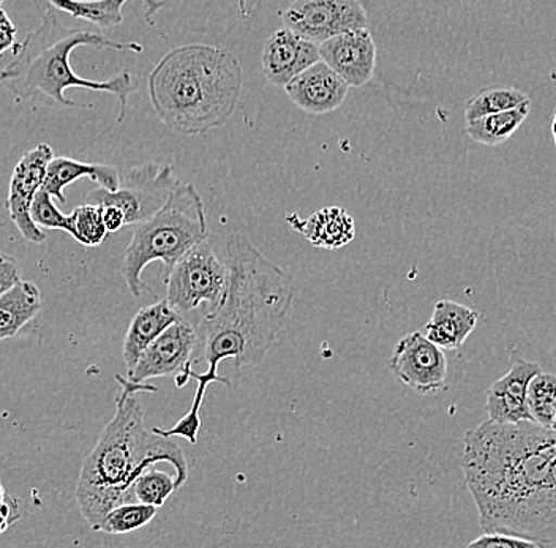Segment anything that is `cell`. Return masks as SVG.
Returning a JSON list of instances; mask_svg holds the SVG:
<instances>
[{
  "mask_svg": "<svg viewBox=\"0 0 556 548\" xmlns=\"http://www.w3.org/2000/svg\"><path fill=\"white\" fill-rule=\"evenodd\" d=\"M224 262L228 267L224 301L214 311L203 315L197 324L207 370L197 373L190 366L176 378L177 387L186 386L190 378L197 380V394L190 411L173 429H152L162 438L180 436L191 444L197 443L201 430V405L208 384L231 386L218 373L220 362L231 359L239 369L260 367L290 315L294 300L293 280L245 235L231 234L226 239Z\"/></svg>",
  "mask_w": 556,
  "mask_h": 548,
  "instance_id": "cell-1",
  "label": "cell"
},
{
  "mask_svg": "<svg viewBox=\"0 0 556 548\" xmlns=\"http://www.w3.org/2000/svg\"><path fill=\"white\" fill-rule=\"evenodd\" d=\"M464 473L485 534L556 546V430L486 421L465 435Z\"/></svg>",
  "mask_w": 556,
  "mask_h": 548,
  "instance_id": "cell-2",
  "label": "cell"
},
{
  "mask_svg": "<svg viewBox=\"0 0 556 548\" xmlns=\"http://www.w3.org/2000/svg\"><path fill=\"white\" fill-rule=\"evenodd\" d=\"M116 378L122 384L116 415L86 457L76 485L79 511L92 531H100L108 513L117 506L137 502L135 484L156 463L172 464L177 488L189 479V464L182 447L146 426L144 409L135 394L138 391L156 392V387L131 383L119 374Z\"/></svg>",
  "mask_w": 556,
  "mask_h": 548,
  "instance_id": "cell-3",
  "label": "cell"
},
{
  "mask_svg": "<svg viewBox=\"0 0 556 548\" xmlns=\"http://www.w3.org/2000/svg\"><path fill=\"white\" fill-rule=\"evenodd\" d=\"M148 88L156 116L169 131L198 137L231 119L242 95L243 68L224 48L184 44L160 59Z\"/></svg>",
  "mask_w": 556,
  "mask_h": 548,
  "instance_id": "cell-4",
  "label": "cell"
},
{
  "mask_svg": "<svg viewBox=\"0 0 556 548\" xmlns=\"http://www.w3.org/2000/svg\"><path fill=\"white\" fill-rule=\"evenodd\" d=\"M79 47L134 53L144 51V47L135 41L122 43L92 30L70 29L51 9L45 12L40 26L24 38L15 59L0 72V86L12 93L16 103L41 97L59 107H83L65 97V90L72 88L111 93L121 103L117 117L121 124L127 114L128 97L138 88V79L127 71L117 73L106 81L81 78L73 72L70 62V55Z\"/></svg>",
  "mask_w": 556,
  "mask_h": 548,
  "instance_id": "cell-5",
  "label": "cell"
},
{
  "mask_svg": "<svg viewBox=\"0 0 556 548\" xmlns=\"http://www.w3.org/2000/svg\"><path fill=\"white\" fill-rule=\"evenodd\" d=\"M208 227L203 197L191 183H179L160 213L135 228L125 250L122 276L131 296L149 291L142 270L152 262H162L172 270L187 253L206 242Z\"/></svg>",
  "mask_w": 556,
  "mask_h": 548,
  "instance_id": "cell-6",
  "label": "cell"
},
{
  "mask_svg": "<svg viewBox=\"0 0 556 548\" xmlns=\"http://www.w3.org/2000/svg\"><path fill=\"white\" fill-rule=\"evenodd\" d=\"M166 302L180 318L206 305L214 311L228 288V267L206 241L187 253L165 276ZM204 314V315H206Z\"/></svg>",
  "mask_w": 556,
  "mask_h": 548,
  "instance_id": "cell-7",
  "label": "cell"
},
{
  "mask_svg": "<svg viewBox=\"0 0 556 548\" xmlns=\"http://www.w3.org/2000/svg\"><path fill=\"white\" fill-rule=\"evenodd\" d=\"M179 183L172 165L144 163L125 171L116 192H108L99 187L86 196L85 204L119 207L127 227H138L165 207Z\"/></svg>",
  "mask_w": 556,
  "mask_h": 548,
  "instance_id": "cell-8",
  "label": "cell"
},
{
  "mask_svg": "<svg viewBox=\"0 0 556 548\" xmlns=\"http://www.w3.org/2000/svg\"><path fill=\"white\" fill-rule=\"evenodd\" d=\"M285 29L315 44L368 29L367 10L357 0H298L281 10Z\"/></svg>",
  "mask_w": 556,
  "mask_h": 548,
  "instance_id": "cell-9",
  "label": "cell"
},
{
  "mask_svg": "<svg viewBox=\"0 0 556 548\" xmlns=\"http://www.w3.org/2000/svg\"><path fill=\"white\" fill-rule=\"evenodd\" d=\"M388 369L417 394L430 395L446 390V354L422 332H412L399 340Z\"/></svg>",
  "mask_w": 556,
  "mask_h": 548,
  "instance_id": "cell-10",
  "label": "cell"
},
{
  "mask_svg": "<svg viewBox=\"0 0 556 548\" xmlns=\"http://www.w3.org/2000/svg\"><path fill=\"white\" fill-rule=\"evenodd\" d=\"M54 160L50 144H38L16 163L10 179L7 209L24 239L30 244H43L47 234L34 224L30 207L37 193L43 189L48 165Z\"/></svg>",
  "mask_w": 556,
  "mask_h": 548,
  "instance_id": "cell-11",
  "label": "cell"
},
{
  "mask_svg": "<svg viewBox=\"0 0 556 548\" xmlns=\"http://www.w3.org/2000/svg\"><path fill=\"white\" fill-rule=\"evenodd\" d=\"M200 343L197 326L186 318L174 322L142 354L137 369L128 373V380L135 384H144L151 378H179L191 366V354Z\"/></svg>",
  "mask_w": 556,
  "mask_h": 548,
  "instance_id": "cell-12",
  "label": "cell"
},
{
  "mask_svg": "<svg viewBox=\"0 0 556 548\" xmlns=\"http://www.w3.org/2000/svg\"><path fill=\"white\" fill-rule=\"evenodd\" d=\"M321 61L318 44L288 29L270 34L261 53L264 78L277 88H287L301 73Z\"/></svg>",
  "mask_w": 556,
  "mask_h": 548,
  "instance_id": "cell-13",
  "label": "cell"
},
{
  "mask_svg": "<svg viewBox=\"0 0 556 548\" xmlns=\"http://www.w3.org/2000/svg\"><path fill=\"white\" fill-rule=\"evenodd\" d=\"M539 373L542 370L538 362L517 360L509 372L490 384L485 402L489 421L498 425L533 422L528 409V387Z\"/></svg>",
  "mask_w": 556,
  "mask_h": 548,
  "instance_id": "cell-14",
  "label": "cell"
},
{
  "mask_svg": "<svg viewBox=\"0 0 556 548\" xmlns=\"http://www.w3.org/2000/svg\"><path fill=\"white\" fill-rule=\"evenodd\" d=\"M321 61L350 88H363L377 68V44L368 29L343 34L319 44Z\"/></svg>",
  "mask_w": 556,
  "mask_h": 548,
  "instance_id": "cell-15",
  "label": "cell"
},
{
  "mask_svg": "<svg viewBox=\"0 0 556 548\" xmlns=\"http://www.w3.org/2000/svg\"><path fill=\"white\" fill-rule=\"evenodd\" d=\"M285 92L299 110L321 116L339 110L345 103L350 86L325 62L319 61L294 78Z\"/></svg>",
  "mask_w": 556,
  "mask_h": 548,
  "instance_id": "cell-16",
  "label": "cell"
},
{
  "mask_svg": "<svg viewBox=\"0 0 556 548\" xmlns=\"http://www.w3.org/2000/svg\"><path fill=\"white\" fill-rule=\"evenodd\" d=\"M287 224L312 245L325 250H339L354 241L356 227L353 217L339 206L323 207L308 218L287 215Z\"/></svg>",
  "mask_w": 556,
  "mask_h": 548,
  "instance_id": "cell-17",
  "label": "cell"
},
{
  "mask_svg": "<svg viewBox=\"0 0 556 548\" xmlns=\"http://www.w3.org/2000/svg\"><path fill=\"white\" fill-rule=\"evenodd\" d=\"M179 319L182 318L169 307L166 300L146 305L135 315L130 326H128L124 349H122L128 373L137 369L139 359H141L142 354L148 352L149 346Z\"/></svg>",
  "mask_w": 556,
  "mask_h": 548,
  "instance_id": "cell-18",
  "label": "cell"
},
{
  "mask_svg": "<svg viewBox=\"0 0 556 548\" xmlns=\"http://www.w3.org/2000/svg\"><path fill=\"white\" fill-rule=\"evenodd\" d=\"M83 177H89L90 180L99 183L100 189L108 190V192H116L121 186V175L114 166L103 165V163L78 162V160L68 157H54L48 165L43 190L50 193L52 200L65 203L67 201L64 195L65 187Z\"/></svg>",
  "mask_w": 556,
  "mask_h": 548,
  "instance_id": "cell-19",
  "label": "cell"
},
{
  "mask_svg": "<svg viewBox=\"0 0 556 548\" xmlns=\"http://www.w3.org/2000/svg\"><path fill=\"white\" fill-rule=\"evenodd\" d=\"M479 314L460 302L443 300L434 304L426 324V336L441 349H458L475 331Z\"/></svg>",
  "mask_w": 556,
  "mask_h": 548,
  "instance_id": "cell-20",
  "label": "cell"
},
{
  "mask_svg": "<svg viewBox=\"0 0 556 548\" xmlns=\"http://www.w3.org/2000/svg\"><path fill=\"white\" fill-rule=\"evenodd\" d=\"M41 293L37 284L21 280L0 297V342L20 334L41 311Z\"/></svg>",
  "mask_w": 556,
  "mask_h": 548,
  "instance_id": "cell-21",
  "label": "cell"
},
{
  "mask_svg": "<svg viewBox=\"0 0 556 548\" xmlns=\"http://www.w3.org/2000/svg\"><path fill=\"white\" fill-rule=\"evenodd\" d=\"M530 114V106L517 107L513 111L492 114L465 124L468 137L472 141L484 145H500L510 140L514 133L521 127V124Z\"/></svg>",
  "mask_w": 556,
  "mask_h": 548,
  "instance_id": "cell-22",
  "label": "cell"
},
{
  "mask_svg": "<svg viewBox=\"0 0 556 548\" xmlns=\"http://www.w3.org/2000/svg\"><path fill=\"white\" fill-rule=\"evenodd\" d=\"M530 105V97L519 89L510 88V86L486 88L479 90L468 100L467 105H465V124L481 119V117L492 116V114Z\"/></svg>",
  "mask_w": 556,
  "mask_h": 548,
  "instance_id": "cell-23",
  "label": "cell"
},
{
  "mask_svg": "<svg viewBox=\"0 0 556 548\" xmlns=\"http://www.w3.org/2000/svg\"><path fill=\"white\" fill-rule=\"evenodd\" d=\"M125 0H100V2H73V0H52L51 7L59 12L68 13L73 18L89 21L96 26L116 27L124 21L122 9Z\"/></svg>",
  "mask_w": 556,
  "mask_h": 548,
  "instance_id": "cell-24",
  "label": "cell"
},
{
  "mask_svg": "<svg viewBox=\"0 0 556 548\" xmlns=\"http://www.w3.org/2000/svg\"><path fill=\"white\" fill-rule=\"evenodd\" d=\"M556 374L539 373L528 387V409L534 424L555 430Z\"/></svg>",
  "mask_w": 556,
  "mask_h": 548,
  "instance_id": "cell-25",
  "label": "cell"
},
{
  "mask_svg": "<svg viewBox=\"0 0 556 548\" xmlns=\"http://www.w3.org/2000/svg\"><path fill=\"white\" fill-rule=\"evenodd\" d=\"M156 511H159V508L141 505V502L117 506L116 509L108 513L100 531L108 534L134 533V531L151 523L156 515Z\"/></svg>",
  "mask_w": 556,
  "mask_h": 548,
  "instance_id": "cell-26",
  "label": "cell"
},
{
  "mask_svg": "<svg viewBox=\"0 0 556 548\" xmlns=\"http://www.w3.org/2000/svg\"><path fill=\"white\" fill-rule=\"evenodd\" d=\"M70 218H72L73 231H75L73 239L86 247H97V245L103 244L104 239L110 234L104 227L103 211L100 206L83 204L70 214Z\"/></svg>",
  "mask_w": 556,
  "mask_h": 548,
  "instance_id": "cell-27",
  "label": "cell"
},
{
  "mask_svg": "<svg viewBox=\"0 0 556 548\" xmlns=\"http://www.w3.org/2000/svg\"><path fill=\"white\" fill-rule=\"evenodd\" d=\"M176 490V477H173L166 471L155 470L154 467L146 471L135 484V501L141 502V505L154 506V508H162L166 499Z\"/></svg>",
  "mask_w": 556,
  "mask_h": 548,
  "instance_id": "cell-28",
  "label": "cell"
},
{
  "mask_svg": "<svg viewBox=\"0 0 556 548\" xmlns=\"http://www.w3.org/2000/svg\"><path fill=\"white\" fill-rule=\"evenodd\" d=\"M30 217L38 228H48V230H61L75 234L73 231L72 218L70 215L62 214L55 206L54 200L47 190L41 189L35 196L33 207H30Z\"/></svg>",
  "mask_w": 556,
  "mask_h": 548,
  "instance_id": "cell-29",
  "label": "cell"
},
{
  "mask_svg": "<svg viewBox=\"0 0 556 548\" xmlns=\"http://www.w3.org/2000/svg\"><path fill=\"white\" fill-rule=\"evenodd\" d=\"M467 548H541L538 544L507 534H484L468 544Z\"/></svg>",
  "mask_w": 556,
  "mask_h": 548,
  "instance_id": "cell-30",
  "label": "cell"
},
{
  "mask_svg": "<svg viewBox=\"0 0 556 548\" xmlns=\"http://www.w3.org/2000/svg\"><path fill=\"white\" fill-rule=\"evenodd\" d=\"M21 266L13 256L0 252V297L21 282Z\"/></svg>",
  "mask_w": 556,
  "mask_h": 548,
  "instance_id": "cell-31",
  "label": "cell"
},
{
  "mask_svg": "<svg viewBox=\"0 0 556 548\" xmlns=\"http://www.w3.org/2000/svg\"><path fill=\"white\" fill-rule=\"evenodd\" d=\"M20 519V501H17L15 496L7 494L3 485L0 484V534L5 533Z\"/></svg>",
  "mask_w": 556,
  "mask_h": 548,
  "instance_id": "cell-32",
  "label": "cell"
},
{
  "mask_svg": "<svg viewBox=\"0 0 556 548\" xmlns=\"http://www.w3.org/2000/svg\"><path fill=\"white\" fill-rule=\"evenodd\" d=\"M17 29L9 13L0 9V54L16 48Z\"/></svg>",
  "mask_w": 556,
  "mask_h": 548,
  "instance_id": "cell-33",
  "label": "cell"
},
{
  "mask_svg": "<svg viewBox=\"0 0 556 548\" xmlns=\"http://www.w3.org/2000/svg\"><path fill=\"white\" fill-rule=\"evenodd\" d=\"M102 211L104 227H106L108 232H117L121 231L122 228L127 227V224H125V215L119 207L106 206L102 207Z\"/></svg>",
  "mask_w": 556,
  "mask_h": 548,
  "instance_id": "cell-34",
  "label": "cell"
},
{
  "mask_svg": "<svg viewBox=\"0 0 556 548\" xmlns=\"http://www.w3.org/2000/svg\"><path fill=\"white\" fill-rule=\"evenodd\" d=\"M552 76H556V68L554 72H552ZM552 135H554V141H555V148H556V107H555V114H554V120H552Z\"/></svg>",
  "mask_w": 556,
  "mask_h": 548,
  "instance_id": "cell-35",
  "label": "cell"
},
{
  "mask_svg": "<svg viewBox=\"0 0 556 548\" xmlns=\"http://www.w3.org/2000/svg\"><path fill=\"white\" fill-rule=\"evenodd\" d=\"M555 430H556V404H555Z\"/></svg>",
  "mask_w": 556,
  "mask_h": 548,
  "instance_id": "cell-36",
  "label": "cell"
},
{
  "mask_svg": "<svg viewBox=\"0 0 556 548\" xmlns=\"http://www.w3.org/2000/svg\"><path fill=\"white\" fill-rule=\"evenodd\" d=\"M2 7H3V3H2V2H0V9H2Z\"/></svg>",
  "mask_w": 556,
  "mask_h": 548,
  "instance_id": "cell-37",
  "label": "cell"
},
{
  "mask_svg": "<svg viewBox=\"0 0 556 548\" xmlns=\"http://www.w3.org/2000/svg\"><path fill=\"white\" fill-rule=\"evenodd\" d=\"M551 548H556V546L555 547H551Z\"/></svg>",
  "mask_w": 556,
  "mask_h": 548,
  "instance_id": "cell-38",
  "label": "cell"
}]
</instances>
